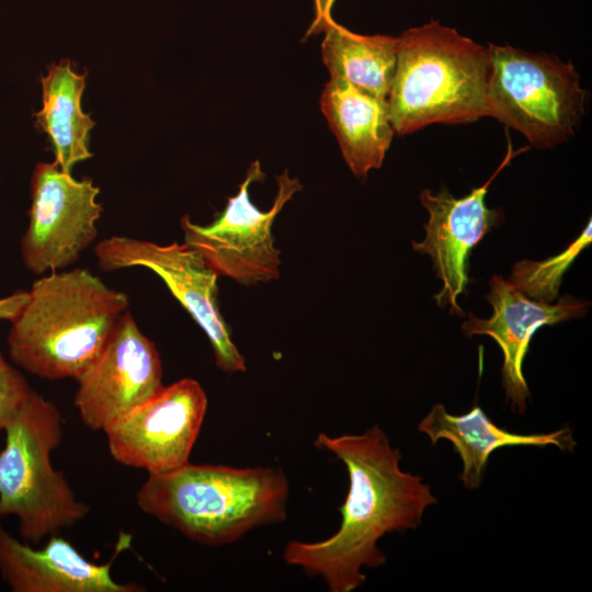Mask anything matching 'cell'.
I'll list each match as a JSON object with an SVG mask.
<instances>
[{"label": "cell", "mask_w": 592, "mask_h": 592, "mask_svg": "<svg viewBox=\"0 0 592 592\" xmlns=\"http://www.w3.org/2000/svg\"><path fill=\"white\" fill-rule=\"evenodd\" d=\"M490 71L489 47L452 27L431 21L405 31L387 99L395 134L489 116Z\"/></svg>", "instance_id": "obj_4"}, {"label": "cell", "mask_w": 592, "mask_h": 592, "mask_svg": "<svg viewBox=\"0 0 592 592\" xmlns=\"http://www.w3.org/2000/svg\"><path fill=\"white\" fill-rule=\"evenodd\" d=\"M520 151H513L508 141V152L493 174L466 196L454 197L447 190L434 194L425 189L420 193V202L428 210L429 219L424 225V239L412 241V249L431 258L436 276L443 282L434 298L440 307L448 306L449 311L457 316H465L457 297L465 292L469 281V253L491 228L504 219L501 209L487 207L488 189Z\"/></svg>", "instance_id": "obj_12"}, {"label": "cell", "mask_w": 592, "mask_h": 592, "mask_svg": "<svg viewBox=\"0 0 592 592\" xmlns=\"http://www.w3.org/2000/svg\"><path fill=\"white\" fill-rule=\"evenodd\" d=\"M486 299L492 306V315L481 319L467 314L460 329L466 337L485 334L491 337L503 353L501 382L513 412L523 414L527 409L530 390L523 375V361L536 330L583 316L590 301L571 296L558 297L553 303L532 299L513 287L501 275L489 281Z\"/></svg>", "instance_id": "obj_13"}, {"label": "cell", "mask_w": 592, "mask_h": 592, "mask_svg": "<svg viewBox=\"0 0 592 592\" xmlns=\"http://www.w3.org/2000/svg\"><path fill=\"white\" fill-rule=\"evenodd\" d=\"M489 117L520 132L538 149L572 137L584 114L587 91L573 65L554 55L489 44Z\"/></svg>", "instance_id": "obj_6"}, {"label": "cell", "mask_w": 592, "mask_h": 592, "mask_svg": "<svg viewBox=\"0 0 592 592\" xmlns=\"http://www.w3.org/2000/svg\"><path fill=\"white\" fill-rule=\"evenodd\" d=\"M289 485L273 467L186 465L148 474L136 494L145 513L208 546L236 542L249 531L286 519Z\"/></svg>", "instance_id": "obj_3"}, {"label": "cell", "mask_w": 592, "mask_h": 592, "mask_svg": "<svg viewBox=\"0 0 592 592\" xmlns=\"http://www.w3.org/2000/svg\"><path fill=\"white\" fill-rule=\"evenodd\" d=\"M27 298V292H18L10 296L0 298V319H5L11 322L24 306Z\"/></svg>", "instance_id": "obj_21"}, {"label": "cell", "mask_w": 592, "mask_h": 592, "mask_svg": "<svg viewBox=\"0 0 592 592\" xmlns=\"http://www.w3.org/2000/svg\"><path fill=\"white\" fill-rule=\"evenodd\" d=\"M207 410L198 382L180 379L112 422L103 432L119 464L162 474L190 463Z\"/></svg>", "instance_id": "obj_10"}, {"label": "cell", "mask_w": 592, "mask_h": 592, "mask_svg": "<svg viewBox=\"0 0 592 592\" xmlns=\"http://www.w3.org/2000/svg\"><path fill=\"white\" fill-rule=\"evenodd\" d=\"M314 444L346 467L349 490L340 508L341 523L321 542H288L283 559L310 577H321L331 592H352L365 582L364 568L386 563L379 539L420 526L437 499L421 476L401 469L400 451L377 424L361 434L319 433Z\"/></svg>", "instance_id": "obj_1"}, {"label": "cell", "mask_w": 592, "mask_h": 592, "mask_svg": "<svg viewBox=\"0 0 592 592\" xmlns=\"http://www.w3.org/2000/svg\"><path fill=\"white\" fill-rule=\"evenodd\" d=\"M320 105L353 174L363 178L379 169L395 135L387 101L331 78Z\"/></svg>", "instance_id": "obj_16"}, {"label": "cell", "mask_w": 592, "mask_h": 592, "mask_svg": "<svg viewBox=\"0 0 592 592\" xmlns=\"http://www.w3.org/2000/svg\"><path fill=\"white\" fill-rule=\"evenodd\" d=\"M418 431L425 434L435 445L440 440L449 441L459 455L463 470L459 475L464 487L474 490L480 487L490 455L506 446H555L572 452L577 442L570 428L548 433L520 434L498 426L479 406L455 415L442 403L434 405L419 422Z\"/></svg>", "instance_id": "obj_15"}, {"label": "cell", "mask_w": 592, "mask_h": 592, "mask_svg": "<svg viewBox=\"0 0 592 592\" xmlns=\"http://www.w3.org/2000/svg\"><path fill=\"white\" fill-rule=\"evenodd\" d=\"M104 272L144 266L164 282L171 294L207 335L216 366L223 372L246 371V360L230 337L218 305V274L189 244L160 246L125 236L103 239L94 248Z\"/></svg>", "instance_id": "obj_8"}, {"label": "cell", "mask_w": 592, "mask_h": 592, "mask_svg": "<svg viewBox=\"0 0 592 592\" xmlns=\"http://www.w3.org/2000/svg\"><path fill=\"white\" fill-rule=\"evenodd\" d=\"M130 543L132 535L121 533L111 559L95 563L58 534L36 549L0 523V574L14 592H139L143 587L119 583L111 573L115 558Z\"/></svg>", "instance_id": "obj_14"}, {"label": "cell", "mask_w": 592, "mask_h": 592, "mask_svg": "<svg viewBox=\"0 0 592 592\" xmlns=\"http://www.w3.org/2000/svg\"><path fill=\"white\" fill-rule=\"evenodd\" d=\"M333 2L334 0H315L316 16L310 27V32L321 30L323 24L332 19L330 11Z\"/></svg>", "instance_id": "obj_22"}, {"label": "cell", "mask_w": 592, "mask_h": 592, "mask_svg": "<svg viewBox=\"0 0 592 592\" xmlns=\"http://www.w3.org/2000/svg\"><path fill=\"white\" fill-rule=\"evenodd\" d=\"M260 162L251 163L236 195L213 223L197 225L187 215L181 218L184 242L196 250L218 274L241 284L269 282L280 277V250L274 246L272 226L275 217L293 195L301 190L296 178L283 172L272 207L263 212L249 197V186L262 181Z\"/></svg>", "instance_id": "obj_7"}, {"label": "cell", "mask_w": 592, "mask_h": 592, "mask_svg": "<svg viewBox=\"0 0 592 592\" xmlns=\"http://www.w3.org/2000/svg\"><path fill=\"white\" fill-rule=\"evenodd\" d=\"M32 392L26 379L7 362L0 350V431L24 407Z\"/></svg>", "instance_id": "obj_20"}, {"label": "cell", "mask_w": 592, "mask_h": 592, "mask_svg": "<svg viewBox=\"0 0 592 592\" xmlns=\"http://www.w3.org/2000/svg\"><path fill=\"white\" fill-rule=\"evenodd\" d=\"M322 60L331 78L387 101L397 60V37L353 33L332 19L322 29Z\"/></svg>", "instance_id": "obj_18"}, {"label": "cell", "mask_w": 592, "mask_h": 592, "mask_svg": "<svg viewBox=\"0 0 592 592\" xmlns=\"http://www.w3.org/2000/svg\"><path fill=\"white\" fill-rule=\"evenodd\" d=\"M591 241V219H589L583 231L563 251L543 261L516 262L506 281L532 299L553 303L559 297L563 274Z\"/></svg>", "instance_id": "obj_19"}, {"label": "cell", "mask_w": 592, "mask_h": 592, "mask_svg": "<svg viewBox=\"0 0 592 592\" xmlns=\"http://www.w3.org/2000/svg\"><path fill=\"white\" fill-rule=\"evenodd\" d=\"M11 321L9 355L26 372L49 380L78 379L98 357L128 296L86 269L55 271L34 281Z\"/></svg>", "instance_id": "obj_2"}, {"label": "cell", "mask_w": 592, "mask_h": 592, "mask_svg": "<svg viewBox=\"0 0 592 592\" xmlns=\"http://www.w3.org/2000/svg\"><path fill=\"white\" fill-rule=\"evenodd\" d=\"M41 82L43 107L34 116L52 141L55 163L62 172L70 173L76 163L92 156L88 137L94 122L81 109L86 75L77 73L69 60H61L48 66Z\"/></svg>", "instance_id": "obj_17"}, {"label": "cell", "mask_w": 592, "mask_h": 592, "mask_svg": "<svg viewBox=\"0 0 592 592\" xmlns=\"http://www.w3.org/2000/svg\"><path fill=\"white\" fill-rule=\"evenodd\" d=\"M100 190L90 179L76 180L54 163L36 164L31 179L29 226L21 239L24 266L35 275L77 262L98 236Z\"/></svg>", "instance_id": "obj_9"}, {"label": "cell", "mask_w": 592, "mask_h": 592, "mask_svg": "<svg viewBox=\"0 0 592 592\" xmlns=\"http://www.w3.org/2000/svg\"><path fill=\"white\" fill-rule=\"evenodd\" d=\"M3 431L0 519L15 516L20 536L31 545L83 520L89 505L77 498L52 463V453L62 440L59 409L33 390Z\"/></svg>", "instance_id": "obj_5"}, {"label": "cell", "mask_w": 592, "mask_h": 592, "mask_svg": "<svg viewBox=\"0 0 592 592\" xmlns=\"http://www.w3.org/2000/svg\"><path fill=\"white\" fill-rule=\"evenodd\" d=\"M162 376L155 343L126 310L98 357L77 379L73 403L89 430L104 431L156 395L163 387Z\"/></svg>", "instance_id": "obj_11"}]
</instances>
